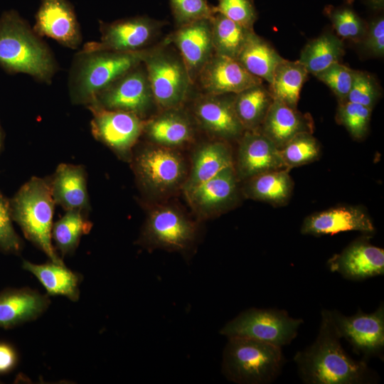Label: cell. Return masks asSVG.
<instances>
[{
  "mask_svg": "<svg viewBox=\"0 0 384 384\" xmlns=\"http://www.w3.org/2000/svg\"><path fill=\"white\" fill-rule=\"evenodd\" d=\"M330 310L322 309L314 342L294 356L299 375L306 384H365L375 381L367 361H356L344 351Z\"/></svg>",
  "mask_w": 384,
  "mask_h": 384,
  "instance_id": "cell-1",
  "label": "cell"
},
{
  "mask_svg": "<svg viewBox=\"0 0 384 384\" xmlns=\"http://www.w3.org/2000/svg\"><path fill=\"white\" fill-rule=\"evenodd\" d=\"M0 66L9 73H24L50 82L57 68L48 46L14 10L0 17Z\"/></svg>",
  "mask_w": 384,
  "mask_h": 384,
  "instance_id": "cell-2",
  "label": "cell"
},
{
  "mask_svg": "<svg viewBox=\"0 0 384 384\" xmlns=\"http://www.w3.org/2000/svg\"><path fill=\"white\" fill-rule=\"evenodd\" d=\"M148 48L132 52L80 50L69 75L71 102L89 105L113 81L143 63Z\"/></svg>",
  "mask_w": 384,
  "mask_h": 384,
  "instance_id": "cell-3",
  "label": "cell"
},
{
  "mask_svg": "<svg viewBox=\"0 0 384 384\" xmlns=\"http://www.w3.org/2000/svg\"><path fill=\"white\" fill-rule=\"evenodd\" d=\"M50 181L33 177L10 202L11 217L24 236L57 264H64L52 243L54 206Z\"/></svg>",
  "mask_w": 384,
  "mask_h": 384,
  "instance_id": "cell-4",
  "label": "cell"
},
{
  "mask_svg": "<svg viewBox=\"0 0 384 384\" xmlns=\"http://www.w3.org/2000/svg\"><path fill=\"white\" fill-rule=\"evenodd\" d=\"M282 348L255 339L230 337L223 357V372L240 384H268L284 364Z\"/></svg>",
  "mask_w": 384,
  "mask_h": 384,
  "instance_id": "cell-5",
  "label": "cell"
},
{
  "mask_svg": "<svg viewBox=\"0 0 384 384\" xmlns=\"http://www.w3.org/2000/svg\"><path fill=\"white\" fill-rule=\"evenodd\" d=\"M161 46L148 48L143 60L156 105L161 110L180 107L192 85L178 53Z\"/></svg>",
  "mask_w": 384,
  "mask_h": 384,
  "instance_id": "cell-6",
  "label": "cell"
},
{
  "mask_svg": "<svg viewBox=\"0 0 384 384\" xmlns=\"http://www.w3.org/2000/svg\"><path fill=\"white\" fill-rule=\"evenodd\" d=\"M303 319L283 309H248L228 322L220 334L228 338L244 337L282 348L297 336Z\"/></svg>",
  "mask_w": 384,
  "mask_h": 384,
  "instance_id": "cell-7",
  "label": "cell"
},
{
  "mask_svg": "<svg viewBox=\"0 0 384 384\" xmlns=\"http://www.w3.org/2000/svg\"><path fill=\"white\" fill-rule=\"evenodd\" d=\"M134 169L142 185L157 195L175 190L186 176L182 156L174 148L157 144L149 146L137 154Z\"/></svg>",
  "mask_w": 384,
  "mask_h": 384,
  "instance_id": "cell-8",
  "label": "cell"
},
{
  "mask_svg": "<svg viewBox=\"0 0 384 384\" xmlns=\"http://www.w3.org/2000/svg\"><path fill=\"white\" fill-rule=\"evenodd\" d=\"M156 105L143 63L99 92L88 107L131 112L143 118Z\"/></svg>",
  "mask_w": 384,
  "mask_h": 384,
  "instance_id": "cell-9",
  "label": "cell"
},
{
  "mask_svg": "<svg viewBox=\"0 0 384 384\" xmlns=\"http://www.w3.org/2000/svg\"><path fill=\"white\" fill-rule=\"evenodd\" d=\"M330 312L340 337L350 343L356 353L363 356L366 361L371 357L383 358V302L372 313L363 312L361 309L353 316H345L335 309Z\"/></svg>",
  "mask_w": 384,
  "mask_h": 384,
  "instance_id": "cell-10",
  "label": "cell"
},
{
  "mask_svg": "<svg viewBox=\"0 0 384 384\" xmlns=\"http://www.w3.org/2000/svg\"><path fill=\"white\" fill-rule=\"evenodd\" d=\"M163 22L147 16H135L100 26V41L85 44L82 50L132 52L146 49Z\"/></svg>",
  "mask_w": 384,
  "mask_h": 384,
  "instance_id": "cell-11",
  "label": "cell"
},
{
  "mask_svg": "<svg viewBox=\"0 0 384 384\" xmlns=\"http://www.w3.org/2000/svg\"><path fill=\"white\" fill-rule=\"evenodd\" d=\"M88 108L93 115L91 130L95 138L118 154L127 156L143 132L145 122L128 112Z\"/></svg>",
  "mask_w": 384,
  "mask_h": 384,
  "instance_id": "cell-12",
  "label": "cell"
},
{
  "mask_svg": "<svg viewBox=\"0 0 384 384\" xmlns=\"http://www.w3.org/2000/svg\"><path fill=\"white\" fill-rule=\"evenodd\" d=\"M195 234L194 224L181 212L163 206L150 213L143 240L150 246L181 250L192 243Z\"/></svg>",
  "mask_w": 384,
  "mask_h": 384,
  "instance_id": "cell-13",
  "label": "cell"
},
{
  "mask_svg": "<svg viewBox=\"0 0 384 384\" xmlns=\"http://www.w3.org/2000/svg\"><path fill=\"white\" fill-rule=\"evenodd\" d=\"M332 272L352 281H362L384 274V250L370 242L369 237L357 238L327 262Z\"/></svg>",
  "mask_w": 384,
  "mask_h": 384,
  "instance_id": "cell-14",
  "label": "cell"
},
{
  "mask_svg": "<svg viewBox=\"0 0 384 384\" xmlns=\"http://www.w3.org/2000/svg\"><path fill=\"white\" fill-rule=\"evenodd\" d=\"M197 80L207 95H236L262 82L247 72L236 59L215 53L201 70Z\"/></svg>",
  "mask_w": 384,
  "mask_h": 384,
  "instance_id": "cell-15",
  "label": "cell"
},
{
  "mask_svg": "<svg viewBox=\"0 0 384 384\" xmlns=\"http://www.w3.org/2000/svg\"><path fill=\"white\" fill-rule=\"evenodd\" d=\"M181 55L192 84L214 53L210 18L181 26L165 39Z\"/></svg>",
  "mask_w": 384,
  "mask_h": 384,
  "instance_id": "cell-16",
  "label": "cell"
},
{
  "mask_svg": "<svg viewBox=\"0 0 384 384\" xmlns=\"http://www.w3.org/2000/svg\"><path fill=\"white\" fill-rule=\"evenodd\" d=\"M234 96L203 94L193 105V115L198 124L221 140L240 138L245 131L235 111Z\"/></svg>",
  "mask_w": 384,
  "mask_h": 384,
  "instance_id": "cell-17",
  "label": "cell"
},
{
  "mask_svg": "<svg viewBox=\"0 0 384 384\" xmlns=\"http://www.w3.org/2000/svg\"><path fill=\"white\" fill-rule=\"evenodd\" d=\"M240 139L235 167L238 179L246 181L262 173L287 169L279 149L261 132L245 130Z\"/></svg>",
  "mask_w": 384,
  "mask_h": 384,
  "instance_id": "cell-18",
  "label": "cell"
},
{
  "mask_svg": "<svg viewBox=\"0 0 384 384\" xmlns=\"http://www.w3.org/2000/svg\"><path fill=\"white\" fill-rule=\"evenodd\" d=\"M301 233L314 236L333 235L342 232L375 233V228L368 213L359 206H340L314 213L306 217Z\"/></svg>",
  "mask_w": 384,
  "mask_h": 384,
  "instance_id": "cell-19",
  "label": "cell"
},
{
  "mask_svg": "<svg viewBox=\"0 0 384 384\" xmlns=\"http://www.w3.org/2000/svg\"><path fill=\"white\" fill-rule=\"evenodd\" d=\"M33 30L70 48L81 43L82 36L74 9L66 0H42Z\"/></svg>",
  "mask_w": 384,
  "mask_h": 384,
  "instance_id": "cell-20",
  "label": "cell"
},
{
  "mask_svg": "<svg viewBox=\"0 0 384 384\" xmlns=\"http://www.w3.org/2000/svg\"><path fill=\"white\" fill-rule=\"evenodd\" d=\"M238 179L235 166H229L186 194L198 213L203 215L214 214L234 202Z\"/></svg>",
  "mask_w": 384,
  "mask_h": 384,
  "instance_id": "cell-21",
  "label": "cell"
},
{
  "mask_svg": "<svg viewBox=\"0 0 384 384\" xmlns=\"http://www.w3.org/2000/svg\"><path fill=\"white\" fill-rule=\"evenodd\" d=\"M48 295L28 287L0 292V327L11 329L41 316L48 308Z\"/></svg>",
  "mask_w": 384,
  "mask_h": 384,
  "instance_id": "cell-22",
  "label": "cell"
},
{
  "mask_svg": "<svg viewBox=\"0 0 384 384\" xmlns=\"http://www.w3.org/2000/svg\"><path fill=\"white\" fill-rule=\"evenodd\" d=\"M262 134L279 149L294 136L302 132H313L314 123L308 114L274 100L260 126Z\"/></svg>",
  "mask_w": 384,
  "mask_h": 384,
  "instance_id": "cell-23",
  "label": "cell"
},
{
  "mask_svg": "<svg viewBox=\"0 0 384 384\" xmlns=\"http://www.w3.org/2000/svg\"><path fill=\"white\" fill-rule=\"evenodd\" d=\"M143 132L154 144L174 149L191 142L194 135L192 121L181 107L161 110L144 122Z\"/></svg>",
  "mask_w": 384,
  "mask_h": 384,
  "instance_id": "cell-24",
  "label": "cell"
},
{
  "mask_svg": "<svg viewBox=\"0 0 384 384\" xmlns=\"http://www.w3.org/2000/svg\"><path fill=\"white\" fill-rule=\"evenodd\" d=\"M50 186L55 203L66 210H87L90 207L85 171L82 166L60 164Z\"/></svg>",
  "mask_w": 384,
  "mask_h": 384,
  "instance_id": "cell-25",
  "label": "cell"
},
{
  "mask_svg": "<svg viewBox=\"0 0 384 384\" xmlns=\"http://www.w3.org/2000/svg\"><path fill=\"white\" fill-rule=\"evenodd\" d=\"M234 166L230 147L223 141L206 143L198 147L193 159L191 174L184 184L185 193Z\"/></svg>",
  "mask_w": 384,
  "mask_h": 384,
  "instance_id": "cell-26",
  "label": "cell"
},
{
  "mask_svg": "<svg viewBox=\"0 0 384 384\" xmlns=\"http://www.w3.org/2000/svg\"><path fill=\"white\" fill-rule=\"evenodd\" d=\"M22 267L38 279L48 295L63 296L73 302L79 299L82 277L68 269L65 264H57L52 261L34 264L23 260Z\"/></svg>",
  "mask_w": 384,
  "mask_h": 384,
  "instance_id": "cell-27",
  "label": "cell"
},
{
  "mask_svg": "<svg viewBox=\"0 0 384 384\" xmlns=\"http://www.w3.org/2000/svg\"><path fill=\"white\" fill-rule=\"evenodd\" d=\"M289 171L284 169L267 171L246 180L245 194L250 198L274 206L285 205L290 199L294 186Z\"/></svg>",
  "mask_w": 384,
  "mask_h": 384,
  "instance_id": "cell-28",
  "label": "cell"
},
{
  "mask_svg": "<svg viewBox=\"0 0 384 384\" xmlns=\"http://www.w3.org/2000/svg\"><path fill=\"white\" fill-rule=\"evenodd\" d=\"M236 60L250 74L270 84L275 68L284 58L269 43L252 31Z\"/></svg>",
  "mask_w": 384,
  "mask_h": 384,
  "instance_id": "cell-29",
  "label": "cell"
},
{
  "mask_svg": "<svg viewBox=\"0 0 384 384\" xmlns=\"http://www.w3.org/2000/svg\"><path fill=\"white\" fill-rule=\"evenodd\" d=\"M308 71L299 61L284 59L275 68L270 92L273 100H279L297 109L302 87Z\"/></svg>",
  "mask_w": 384,
  "mask_h": 384,
  "instance_id": "cell-30",
  "label": "cell"
},
{
  "mask_svg": "<svg viewBox=\"0 0 384 384\" xmlns=\"http://www.w3.org/2000/svg\"><path fill=\"white\" fill-rule=\"evenodd\" d=\"M273 100L270 90L262 84L235 95V111L245 130L260 127Z\"/></svg>",
  "mask_w": 384,
  "mask_h": 384,
  "instance_id": "cell-31",
  "label": "cell"
},
{
  "mask_svg": "<svg viewBox=\"0 0 384 384\" xmlns=\"http://www.w3.org/2000/svg\"><path fill=\"white\" fill-rule=\"evenodd\" d=\"M343 53L341 39L331 33H325L309 42L302 49L298 60L309 73L315 75L339 63Z\"/></svg>",
  "mask_w": 384,
  "mask_h": 384,
  "instance_id": "cell-32",
  "label": "cell"
},
{
  "mask_svg": "<svg viewBox=\"0 0 384 384\" xmlns=\"http://www.w3.org/2000/svg\"><path fill=\"white\" fill-rule=\"evenodd\" d=\"M214 53L236 59L253 29L247 28L220 13L210 18Z\"/></svg>",
  "mask_w": 384,
  "mask_h": 384,
  "instance_id": "cell-33",
  "label": "cell"
},
{
  "mask_svg": "<svg viewBox=\"0 0 384 384\" xmlns=\"http://www.w3.org/2000/svg\"><path fill=\"white\" fill-rule=\"evenodd\" d=\"M92 223L80 210H66V213L53 225L52 239L63 257L78 247L80 238L87 234Z\"/></svg>",
  "mask_w": 384,
  "mask_h": 384,
  "instance_id": "cell-34",
  "label": "cell"
},
{
  "mask_svg": "<svg viewBox=\"0 0 384 384\" xmlns=\"http://www.w3.org/2000/svg\"><path fill=\"white\" fill-rule=\"evenodd\" d=\"M279 152L285 166L291 170L317 160L321 147L312 133L302 132L285 144L279 149Z\"/></svg>",
  "mask_w": 384,
  "mask_h": 384,
  "instance_id": "cell-35",
  "label": "cell"
},
{
  "mask_svg": "<svg viewBox=\"0 0 384 384\" xmlns=\"http://www.w3.org/2000/svg\"><path fill=\"white\" fill-rule=\"evenodd\" d=\"M371 112L367 107L345 100L340 102L336 118L354 139H361L368 132Z\"/></svg>",
  "mask_w": 384,
  "mask_h": 384,
  "instance_id": "cell-36",
  "label": "cell"
},
{
  "mask_svg": "<svg viewBox=\"0 0 384 384\" xmlns=\"http://www.w3.org/2000/svg\"><path fill=\"white\" fill-rule=\"evenodd\" d=\"M329 18L340 38L354 42L363 40L367 31L365 22L351 9L341 8L329 10Z\"/></svg>",
  "mask_w": 384,
  "mask_h": 384,
  "instance_id": "cell-37",
  "label": "cell"
},
{
  "mask_svg": "<svg viewBox=\"0 0 384 384\" xmlns=\"http://www.w3.org/2000/svg\"><path fill=\"white\" fill-rule=\"evenodd\" d=\"M315 76L333 91L339 102H343L346 100L351 88L354 70L336 63Z\"/></svg>",
  "mask_w": 384,
  "mask_h": 384,
  "instance_id": "cell-38",
  "label": "cell"
},
{
  "mask_svg": "<svg viewBox=\"0 0 384 384\" xmlns=\"http://www.w3.org/2000/svg\"><path fill=\"white\" fill-rule=\"evenodd\" d=\"M218 5L213 6L214 12L220 13L247 28L253 29L257 13L252 0H218Z\"/></svg>",
  "mask_w": 384,
  "mask_h": 384,
  "instance_id": "cell-39",
  "label": "cell"
},
{
  "mask_svg": "<svg viewBox=\"0 0 384 384\" xmlns=\"http://www.w3.org/2000/svg\"><path fill=\"white\" fill-rule=\"evenodd\" d=\"M176 23L179 26L203 18L214 14L207 0H169Z\"/></svg>",
  "mask_w": 384,
  "mask_h": 384,
  "instance_id": "cell-40",
  "label": "cell"
},
{
  "mask_svg": "<svg viewBox=\"0 0 384 384\" xmlns=\"http://www.w3.org/2000/svg\"><path fill=\"white\" fill-rule=\"evenodd\" d=\"M380 96L374 79L368 73L354 70L353 81L346 100L373 109Z\"/></svg>",
  "mask_w": 384,
  "mask_h": 384,
  "instance_id": "cell-41",
  "label": "cell"
},
{
  "mask_svg": "<svg viewBox=\"0 0 384 384\" xmlns=\"http://www.w3.org/2000/svg\"><path fill=\"white\" fill-rule=\"evenodd\" d=\"M10 202L0 193V249L8 253H18L22 241L13 224Z\"/></svg>",
  "mask_w": 384,
  "mask_h": 384,
  "instance_id": "cell-42",
  "label": "cell"
},
{
  "mask_svg": "<svg viewBox=\"0 0 384 384\" xmlns=\"http://www.w3.org/2000/svg\"><path fill=\"white\" fill-rule=\"evenodd\" d=\"M365 48L376 56L384 54V19L379 17L374 20L367 28L363 40Z\"/></svg>",
  "mask_w": 384,
  "mask_h": 384,
  "instance_id": "cell-43",
  "label": "cell"
},
{
  "mask_svg": "<svg viewBox=\"0 0 384 384\" xmlns=\"http://www.w3.org/2000/svg\"><path fill=\"white\" fill-rule=\"evenodd\" d=\"M18 354L10 343L0 341V374L11 372L18 363Z\"/></svg>",
  "mask_w": 384,
  "mask_h": 384,
  "instance_id": "cell-44",
  "label": "cell"
},
{
  "mask_svg": "<svg viewBox=\"0 0 384 384\" xmlns=\"http://www.w3.org/2000/svg\"><path fill=\"white\" fill-rule=\"evenodd\" d=\"M372 5L375 8H383L384 0H370Z\"/></svg>",
  "mask_w": 384,
  "mask_h": 384,
  "instance_id": "cell-45",
  "label": "cell"
},
{
  "mask_svg": "<svg viewBox=\"0 0 384 384\" xmlns=\"http://www.w3.org/2000/svg\"><path fill=\"white\" fill-rule=\"evenodd\" d=\"M1 139H2V134H1V127H0V147H1Z\"/></svg>",
  "mask_w": 384,
  "mask_h": 384,
  "instance_id": "cell-46",
  "label": "cell"
}]
</instances>
